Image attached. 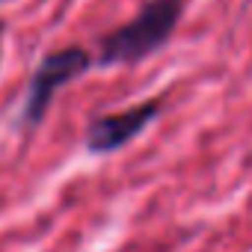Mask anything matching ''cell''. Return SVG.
<instances>
[{
  "instance_id": "1",
  "label": "cell",
  "mask_w": 252,
  "mask_h": 252,
  "mask_svg": "<svg viewBox=\"0 0 252 252\" xmlns=\"http://www.w3.org/2000/svg\"><path fill=\"white\" fill-rule=\"evenodd\" d=\"M184 12V0H149V3L119 30L107 33L98 45L101 65H128L160 51L175 33Z\"/></svg>"
},
{
  "instance_id": "2",
  "label": "cell",
  "mask_w": 252,
  "mask_h": 252,
  "mask_svg": "<svg viewBox=\"0 0 252 252\" xmlns=\"http://www.w3.org/2000/svg\"><path fill=\"white\" fill-rule=\"evenodd\" d=\"M89 65H92V54L86 48H80V45H68V48L51 51V54L42 57V63L36 65V71L30 77L24 110H21V119H24L27 128H36V125L45 119L57 89H63L65 83L80 77Z\"/></svg>"
},
{
  "instance_id": "3",
  "label": "cell",
  "mask_w": 252,
  "mask_h": 252,
  "mask_svg": "<svg viewBox=\"0 0 252 252\" xmlns=\"http://www.w3.org/2000/svg\"><path fill=\"white\" fill-rule=\"evenodd\" d=\"M160 107H163L160 98H149V101H140L134 107H125L119 113H107V116L92 119L86 134H83L86 149L92 155H107V152H116L122 146H128L134 137H140L155 122Z\"/></svg>"
},
{
  "instance_id": "4",
  "label": "cell",
  "mask_w": 252,
  "mask_h": 252,
  "mask_svg": "<svg viewBox=\"0 0 252 252\" xmlns=\"http://www.w3.org/2000/svg\"><path fill=\"white\" fill-rule=\"evenodd\" d=\"M0 54H3V21H0Z\"/></svg>"
},
{
  "instance_id": "5",
  "label": "cell",
  "mask_w": 252,
  "mask_h": 252,
  "mask_svg": "<svg viewBox=\"0 0 252 252\" xmlns=\"http://www.w3.org/2000/svg\"><path fill=\"white\" fill-rule=\"evenodd\" d=\"M0 3H3V0H0Z\"/></svg>"
}]
</instances>
